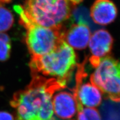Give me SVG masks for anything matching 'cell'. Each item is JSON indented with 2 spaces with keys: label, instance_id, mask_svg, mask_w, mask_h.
Returning <instances> with one entry per match:
<instances>
[{
  "label": "cell",
  "instance_id": "cell-1",
  "mask_svg": "<svg viewBox=\"0 0 120 120\" xmlns=\"http://www.w3.org/2000/svg\"><path fill=\"white\" fill-rule=\"evenodd\" d=\"M65 88L53 78L32 73V79L25 89L13 94L10 105L15 109V120H49L53 117L52 98Z\"/></svg>",
  "mask_w": 120,
  "mask_h": 120
},
{
  "label": "cell",
  "instance_id": "cell-14",
  "mask_svg": "<svg viewBox=\"0 0 120 120\" xmlns=\"http://www.w3.org/2000/svg\"><path fill=\"white\" fill-rule=\"evenodd\" d=\"M72 120H101L100 114L94 108L85 107L78 111L76 117Z\"/></svg>",
  "mask_w": 120,
  "mask_h": 120
},
{
  "label": "cell",
  "instance_id": "cell-11",
  "mask_svg": "<svg viewBox=\"0 0 120 120\" xmlns=\"http://www.w3.org/2000/svg\"><path fill=\"white\" fill-rule=\"evenodd\" d=\"M14 18L10 10L0 4V33L8 31L12 26Z\"/></svg>",
  "mask_w": 120,
  "mask_h": 120
},
{
  "label": "cell",
  "instance_id": "cell-18",
  "mask_svg": "<svg viewBox=\"0 0 120 120\" xmlns=\"http://www.w3.org/2000/svg\"><path fill=\"white\" fill-rule=\"evenodd\" d=\"M60 120V119H58V118H56L55 117H52L51 118V120Z\"/></svg>",
  "mask_w": 120,
  "mask_h": 120
},
{
  "label": "cell",
  "instance_id": "cell-3",
  "mask_svg": "<svg viewBox=\"0 0 120 120\" xmlns=\"http://www.w3.org/2000/svg\"><path fill=\"white\" fill-rule=\"evenodd\" d=\"M19 23L26 30L25 41L31 57L44 55L55 49L64 40V27L48 28L37 25L27 17L21 6H15Z\"/></svg>",
  "mask_w": 120,
  "mask_h": 120
},
{
  "label": "cell",
  "instance_id": "cell-8",
  "mask_svg": "<svg viewBox=\"0 0 120 120\" xmlns=\"http://www.w3.org/2000/svg\"><path fill=\"white\" fill-rule=\"evenodd\" d=\"M53 112L62 120L74 119L77 113L76 99L73 94L61 91L54 94L52 98Z\"/></svg>",
  "mask_w": 120,
  "mask_h": 120
},
{
  "label": "cell",
  "instance_id": "cell-17",
  "mask_svg": "<svg viewBox=\"0 0 120 120\" xmlns=\"http://www.w3.org/2000/svg\"><path fill=\"white\" fill-rule=\"evenodd\" d=\"M12 0H0V4H4V3H8L11 2Z\"/></svg>",
  "mask_w": 120,
  "mask_h": 120
},
{
  "label": "cell",
  "instance_id": "cell-4",
  "mask_svg": "<svg viewBox=\"0 0 120 120\" xmlns=\"http://www.w3.org/2000/svg\"><path fill=\"white\" fill-rule=\"evenodd\" d=\"M21 6L27 17L37 25L61 28L71 17L73 6L70 0H26Z\"/></svg>",
  "mask_w": 120,
  "mask_h": 120
},
{
  "label": "cell",
  "instance_id": "cell-7",
  "mask_svg": "<svg viewBox=\"0 0 120 120\" xmlns=\"http://www.w3.org/2000/svg\"><path fill=\"white\" fill-rule=\"evenodd\" d=\"M113 43L112 36L105 30H97L91 36L88 44L92 55L89 58V61L93 67L96 68L102 58L109 56Z\"/></svg>",
  "mask_w": 120,
  "mask_h": 120
},
{
  "label": "cell",
  "instance_id": "cell-12",
  "mask_svg": "<svg viewBox=\"0 0 120 120\" xmlns=\"http://www.w3.org/2000/svg\"><path fill=\"white\" fill-rule=\"evenodd\" d=\"M73 15L75 21L77 22V23L84 24L88 27H91L92 29L96 28L94 27L95 26L86 8L79 7L73 11Z\"/></svg>",
  "mask_w": 120,
  "mask_h": 120
},
{
  "label": "cell",
  "instance_id": "cell-10",
  "mask_svg": "<svg viewBox=\"0 0 120 120\" xmlns=\"http://www.w3.org/2000/svg\"><path fill=\"white\" fill-rule=\"evenodd\" d=\"M91 36L90 28L84 24H73L64 34V41L72 49H86Z\"/></svg>",
  "mask_w": 120,
  "mask_h": 120
},
{
  "label": "cell",
  "instance_id": "cell-16",
  "mask_svg": "<svg viewBox=\"0 0 120 120\" xmlns=\"http://www.w3.org/2000/svg\"><path fill=\"white\" fill-rule=\"evenodd\" d=\"M83 0H70V1L71 2V3L72 4V5L74 6L75 5H77V4H80L81 2Z\"/></svg>",
  "mask_w": 120,
  "mask_h": 120
},
{
  "label": "cell",
  "instance_id": "cell-9",
  "mask_svg": "<svg viewBox=\"0 0 120 120\" xmlns=\"http://www.w3.org/2000/svg\"><path fill=\"white\" fill-rule=\"evenodd\" d=\"M117 15V10L111 0H96L90 10V17L94 23L107 25L113 22Z\"/></svg>",
  "mask_w": 120,
  "mask_h": 120
},
{
  "label": "cell",
  "instance_id": "cell-5",
  "mask_svg": "<svg viewBox=\"0 0 120 120\" xmlns=\"http://www.w3.org/2000/svg\"><path fill=\"white\" fill-rule=\"evenodd\" d=\"M90 81L112 101L120 102V61L110 56L102 58Z\"/></svg>",
  "mask_w": 120,
  "mask_h": 120
},
{
  "label": "cell",
  "instance_id": "cell-13",
  "mask_svg": "<svg viewBox=\"0 0 120 120\" xmlns=\"http://www.w3.org/2000/svg\"><path fill=\"white\" fill-rule=\"evenodd\" d=\"M11 43L10 37L4 33H0V61H5L10 57Z\"/></svg>",
  "mask_w": 120,
  "mask_h": 120
},
{
  "label": "cell",
  "instance_id": "cell-15",
  "mask_svg": "<svg viewBox=\"0 0 120 120\" xmlns=\"http://www.w3.org/2000/svg\"><path fill=\"white\" fill-rule=\"evenodd\" d=\"M0 120H15V117L7 111H0Z\"/></svg>",
  "mask_w": 120,
  "mask_h": 120
},
{
  "label": "cell",
  "instance_id": "cell-2",
  "mask_svg": "<svg viewBox=\"0 0 120 120\" xmlns=\"http://www.w3.org/2000/svg\"><path fill=\"white\" fill-rule=\"evenodd\" d=\"M77 66L74 49L64 40L51 52L44 55L31 57V73L53 78L66 87Z\"/></svg>",
  "mask_w": 120,
  "mask_h": 120
},
{
  "label": "cell",
  "instance_id": "cell-6",
  "mask_svg": "<svg viewBox=\"0 0 120 120\" xmlns=\"http://www.w3.org/2000/svg\"><path fill=\"white\" fill-rule=\"evenodd\" d=\"M85 60L81 64H78L76 76V85L73 90V95L77 103V112L83 108H94L101 104L102 100V94L97 87L91 82L83 83L87 74L85 70Z\"/></svg>",
  "mask_w": 120,
  "mask_h": 120
}]
</instances>
